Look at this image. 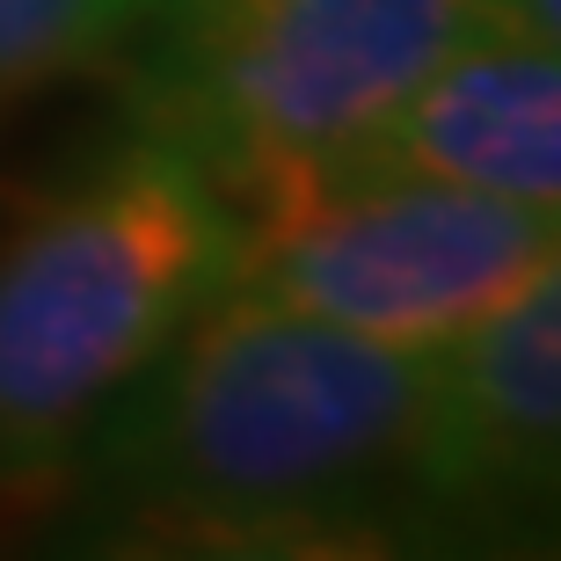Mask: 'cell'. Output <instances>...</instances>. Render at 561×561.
<instances>
[{
    "label": "cell",
    "mask_w": 561,
    "mask_h": 561,
    "mask_svg": "<svg viewBox=\"0 0 561 561\" xmlns=\"http://www.w3.org/2000/svg\"><path fill=\"white\" fill-rule=\"evenodd\" d=\"M431 351L219 291L66 467L88 547L357 554L409 547Z\"/></svg>",
    "instance_id": "1"
},
{
    "label": "cell",
    "mask_w": 561,
    "mask_h": 561,
    "mask_svg": "<svg viewBox=\"0 0 561 561\" xmlns=\"http://www.w3.org/2000/svg\"><path fill=\"white\" fill-rule=\"evenodd\" d=\"M241 211L161 139H125L0 241V503H59L125 387L233 291Z\"/></svg>",
    "instance_id": "2"
},
{
    "label": "cell",
    "mask_w": 561,
    "mask_h": 561,
    "mask_svg": "<svg viewBox=\"0 0 561 561\" xmlns=\"http://www.w3.org/2000/svg\"><path fill=\"white\" fill-rule=\"evenodd\" d=\"M489 15V0H161L110 66L125 131L190 153L233 197L357 153Z\"/></svg>",
    "instance_id": "3"
},
{
    "label": "cell",
    "mask_w": 561,
    "mask_h": 561,
    "mask_svg": "<svg viewBox=\"0 0 561 561\" xmlns=\"http://www.w3.org/2000/svg\"><path fill=\"white\" fill-rule=\"evenodd\" d=\"M233 291L373 343L431 351L511 299L561 249V219L373 153L277 168L233 190Z\"/></svg>",
    "instance_id": "4"
},
{
    "label": "cell",
    "mask_w": 561,
    "mask_h": 561,
    "mask_svg": "<svg viewBox=\"0 0 561 561\" xmlns=\"http://www.w3.org/2000/svg\"><path fill=\"white\" fill-rule=\"evenodd\" d=\"M409 547L561 554V249L431 343Z\"/></svg>",
    "instance_id": "5"
},
{
    "label": "cell",
    "mask_w": 561,
    "mask_h": 561,
    "mask_svg": "<svg viewBox=\"0 0 561 561\" xmlns=\"http://www.w3.org/2000/svg\"><path fill=\"white\" fill-rule=\"evenodd\" d=\"M357 153L561 219V51L489 15L401 95Z\"/></svg>",
    "instance_id": "6"
},
{
    "label": "cell",
    "mask_w": 561,
    "mask_h": 561,
    "mask_svg": "<svg viewBox=\"0 0 561 561\" xmlns=\"http://www.w3.org/2000/svg\"><path fill=\"white\" fill-rule=\"evenodd\" d=\"M153 8L161 0H0V117L73 73L110 66Z\"/></svg>",
    "instance_id": "7"
},
{
    "label": "cell",
    "mask_w": 561,
    "mask_h": 561,
    "mask_svg": "<svg viewBox=\"0 0 561 561\" xmlns=\"http://www.w3.org/2000/svg\"><path fill=\"white\" fill-rule=\"evenodd\" d=\"M503 22H518L525 37H540V44H554L561 51V0H489Z\"/></svg>",
    "instance_id": "8"
}]
</instances>
